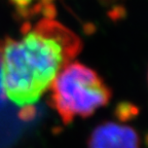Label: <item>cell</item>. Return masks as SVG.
<instances>
[{
	"mask_svg": "<svg viewBox=\"0 0 148 148\" xmlns=\"http://www.w3.org/2000/svg\"><path fill=\"white\" fill-rule=\"evenodd\" d=\"M81 49L78 35L51 16L24 26L18 38L0 40L5 97L20 107H32Z\"/></svg>",
	"mask_w": 148,
	"mask_h": 148,
	"instance_id": "1",
	"label": "cell"
},
{
	"mask_svg": "<svg viewBox=\"0 0 148 148\" xmlns=\"http://www.w3.org/2000/svg\"><path fill=\"white\" fill-rule=\"evenodd\" d=\"M112 92L99 74L80 62L64 67L49 86V104L64 125L86 118L106 106Z\"/></svg>",
	"mask_w": 148,
	"mask_h": 148,
	"instance_id": "2",
	"label": "cell"
},
{
	"mask_svg": "<svg viewBox=\"0 0 148 148\" xmlns=\"http://www.w3.org/2000/svg\"><path fill=\"white\" fill-rule=\"evenodd\" d=\"M88 148H140V137L134 127L106 121L92 130Z\"/></svg>",
	"mask_w": 148,
	"mask_h": 148,
	"instance_id": "3",
	"label": "cell"
},
{
	"mask_svg": "<svg viewBox=\"0 0 148 148\" xmlns=\"http://www.w3.org/2000/svg\"><path fill=\"white\" fill-rule=\"evenodd\" d=\"M4 92H3L2 86V76H1V55H0V103L4 100Z\"/></svg>",
	"mask_w": 148,
	"mask_h": 148,
	"instance_id": "4",
	"label": "cell"
}]
</instances>
